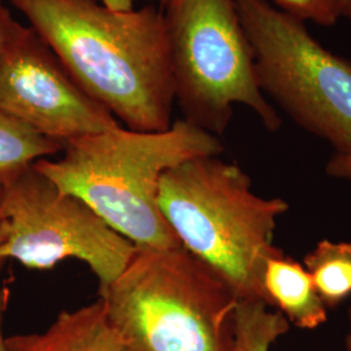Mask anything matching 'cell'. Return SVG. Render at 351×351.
I'll return each instance as SVG.
<instances>
[{"instance_id": "cell-10", "label": "cell", "mask_w": 351, "mask_h": 351, "mask_svg": "<svg viewBox=\"0 0 351 351\" xmlns=\"http://www.w3.org/2000/svg\"><path fill=\"white\" fill-rule=\"evenodd\" d=\"M5 343L10 351H128L99 298L62 311L43 332L12 335Z\"/></svg>"}, {"instance_id": "cell-2", "label": "cell", "mask_w": 351, "mask_h": 351, "mask_svg": "<svg viewBox=\"0 0 351 351\" xmlns=\"http://www.w3.org/2000/svg\"><path fill=\"white\" fill-rule=\"evenodd\" d=\"M223 151L219 137L182 119L162 132L114 126L66 143L59 159H39L34 167L136 247L173 249L181 245L158 204L162 177L178 164Z\"/></svg>"}, {"instance_id": "cell-11", "label": "cell", "mask_w": 351, "mask_h": 351, "mask_svg": "<svg viewBox=\"0 0 351 351\" xmlns=\"http://www.w3.org/2000/svg\"><path fill=\"white\" fill-rule=\"evenodd\" d=\"M303 265L326 308L351 295V242L322 239L306 254Z\"/></svg>"}, {"instance_id": "cell-18", "label": "cell", "mask_w": 351, "mask_h": 351, "mask_svg": "<svg viewBox=\"0 0 351 351\" xmlns=\"http://www.w3.org/2000/svg\"><path fill=\"white\" fill-rule=\"evenodd\" d=\"M101 3L116 11L133 10V0H101Z\"/></svg>"}, {"instance_id": "cell-1", "label": "cell", "mask_w": 351, "mask_h": 351, "mask_svg": "<svg viewBox=\"0 0 351 351\" xmlns=\"http://www.w3.org/2000/svg\"><path fill=\"white\" fill-rule=\"evenodd\" d=\"M88 97L125 128L173 124L175 88L163 10L116 11L101 0H10Z\"/></svg>"}, {"instance_id": "cell-16", "label": "cell", "mask_w": 351, "mask_h": 351, "mask_svg": "<svg viewBox=\"0 0 351 351\" xmlns=\"http://www.w3.org/2000/svg\"><path fill=\"white\" fill-rule=\"evenodd\" d=\"M17 25L19 21L13 19L10 10L3 4V0H0V51L3 50Z\"/></svg>"}, {"instance_id": "cell-7", "label": "cell", "mask_w": 351, "mask_h": 351, "mask_svg": "<svg viewBox=\"0 0 351 351\" xmlns=\"http://www.w3.org/2000/svg\"><path fill=\"white\" fill-rule=\"evenodd\" d=\"M0 256L33 269L73 258L86 264L99 289L108 287L137 247L88 204L65 193L34 164L0 177Z\"/></svg>"}, {"instance_id": "cell-9", "label": "cell", "mask_w": 351, "mask_h": 351, "mask_svg": "<svg viewBox=\"0 0 351 351\" xmlns=\"http://www.w3.org/2000/svg\"><path fill=\"white\" fill-rule=\"evenodd\" d=\"M258 300L276 307L290 324L301 329L323 326L328 308L303 263L276 247L267 252L258 272Z\"/></svg>"}, {"instance_id": "cell-17", "label": "cell", "mask_w": 351, "mask_h": 351, "mask_svg": "<svg viewBox=\"0 0 351 351\" xmlns=\"http://www.w3.org/2000/svg\"><path fill=\"white\" fill-rule=\"evenodd\" d=\"M8 289L4 287H0V351H10L5 343V336L3 335V320H4V314L7 310L8 304Z\"/></svg>"}, {"instance_id": "cell-6", "label": "cell", "mask_w": 351, "mask_h": 351, "mask_svg": "<svg viewBox=\"0 0 351 351\" xmlns=\"http://www.w3.org/2000/svg\"><path fill=\"white\" fill-rule=\"evenodd\" d=\"M259 88L335 152H351V62L326 50L300 17L268 0H234Z\"/></svg>"}, {"instance_id": "cell-4", "label": "cell", "mask_w": 351, "mask_h": 351, "mask_svg": "<svg viewBox=\"0 0 351 351\" xmlns=\"http://www.w3.org/2000/svg\"><path fill=\"white\" fill-rule=\"evenodd\" d=\"M158 204L185 250L223 277L239 301H259L258 272L287 202L254 193L239 164L204 156L164 173Z\"/></svg>"}, {"instance_id": "cell-14", "label": "cell", "mask_w": 351, "mask_h": 351, "mask_svg": "<svg viewBox=\"0 0 351 351\" xmlns=\"http://www.w3.org/2000/svg\"><path fill=\"white\" fill-rule=\"evenodd\" d=\"M277 8L316 25L333 26L339 20L337 0H274Z\"/></svg>"}, {"instance_id": "cell-19", "label": "cell", "mask_w": 351, "mask_h": 351, "mask_svg": "<svg viewBox=\"0 0 351 351\" xmlns=\"http://www.w3.org/2000/svg\"><path fill=\"white\" fill-rule=\"evenodd\" d=\"M339 19H345L351 23V0H337Z\"/></svg>"}, {"instance_id": "cell-20", "label": "cell", "mask_w": 351, "mask_h": 351, "mask_svg": "<svg viewBox=\"0 0 351 351\" xmlns=\"http://www.w3.org/2000/svg\"><path fill=\"white\" fill-rule=\"evenodd\" d=\"M349 330L346 335V339H345V351H351V306L349 307Z\"/></svg>"}, {"instance_id": "cell-12", "label": "cell", "mask_w": 351, "mask_h": 351, "mask_svg": "<svg viewBox=\"0 0 351 351\" xmlns=\"http://www.w3.org/2000/svg\"><path fill=\"white\" fill-rule=\"evenodd\" d=\"M288 319L278 311H271L262 301H239L234 323L232 351H271L277 339L288 333Z\"/></svg>"}, {"instance_id": "cell-5", "label": "cell", "mask_w": 351, "mask_h": 351, "mask_svg": "<svg viewBox=\"0 0 351 351\" xmlns=\"http://www.w3.org/2000/svg\"><path fill=\"white\" fill-rule=\"evenodd\" d=\"M175 98L184 120L220 137L242 104L264 128L282 124L259 88L254 53L234 0H169L164 5Z\"/></svg>"}, {"instance_id": "cell-3", "label": "cell", "mask_w": 351, "mask_h": 351, "mask_svg": "<svg viewBox=\"0 0 351 351\" xmlns=\"http://www.w3.org/2000/svg\"><path fill=\"white\" fill-rule=\"evenodd\" d=\"M98 298L128 351H232L239 300L182 246L137 247Z\"/></svg>"}, {"instance_id": "cell-15", "label": "cell", "mask_w": 351, "mask_h": 351, "mask_svg": "<svg viewBox=\"0 0 351 351\" xmlns=\"http://www.w3.org/2000/svg\"><path fill=\"white\" fill-rule=\"evenodd\" d=\"M326 172L329 177L351 181V152H333L326 162Z\"/></svg>"}, {"instance_id": "cell-13", "label": "cell", "mask_w": 351, "mask_h": 351, "mask_svg": "<svg viewBox=\"0 0 351 351\" xmlns=\"http://www.w3.org/2000/svg\"><path fill=\"white\" fill-rule=\"evenodd\" d=\"M63 149L60 143L42 137L0 110V177L53 156Z\"/></svg>"}, {"instance_id": "cell-8", "label": "cell", "mask_w": 351, "mask_h": 351, "mask_svg": "<svg viewBox=\"0 0 351 351\" xmlns=\"http://www.w3.org/2000/svg\"><path fill=\"white\" fill-rule=\"evenodd\" d=\"M0 110L62 146L119 125L37 33L20 23L0 51Z\"/></svg>"}, {"instance_id": "cell-22", "label": "cell", "mask_w": 351, "mask_h": 351, "mask_svg": "<svg viewBox=\"0 0 351 351\" xmlns=\"http://www.w3.org/2000/svg\"><path fill=\"white\" fill-rule=\"evenodd\" d=\"M168 1H169V0H160V4H162V5L164 7V5H165Z\"/></svg>"}, {"instance_id": "cell-21", "label": "cell", "mask_w": 351, "mask_h": 351, "mask_svg": "<svg viewBox=\"0 0 351 351\" xmlns=\"http://www.w3.org/2000/svg\"><path fill=\"white\" fill-rule=\"evenodd\" d=\"M0 247H1V229H0ZM5 262H7V261H4V259L0 256V274H1V269H3Z\"/></svg>"}]
</instances>
